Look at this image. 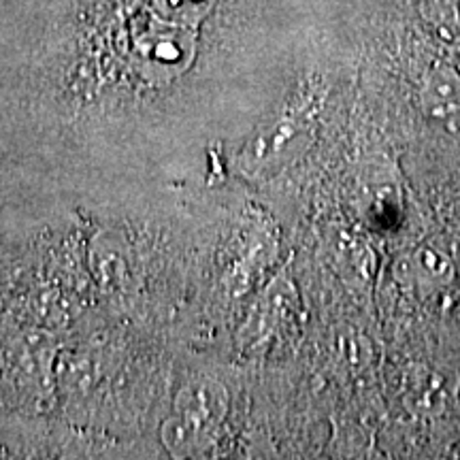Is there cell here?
Listing matches in <instances>:
<instances>
[{
	"label": "cell",
	"mask_w": 460,
	"mask_h": 460,
	"mask_svg": "<svg viewBox=\"0 0 460 460\" xmlns=\"http://www.w3.org/2000/svg\"><path fill=\"white\" fill-rule=\"evenodd\" d=\"M420 107L430 126L460 139V73L452 66H435L424 79Z\"/></svg>",
	"instance_id": "cell-1"
},
{
	"label": "cell",
	"mask_w": 460,
	"mask_h": 460,
	"mask_svg": "<svg viewBox=\"0 0 460 460\" xmlns=\"http://www.w3.org/2000/svg\"><path fill=\"white\" fill-rule=\"evenodd\" d=\"M211 0H154V7L171 24L197 22L209 9Z\"/></svg>",
	"instance_id": "cell-5"
},
{
	"label": "cell",
	"mask_w": 460,
	"mask_h": 460,
	"mask_svg": "<svg viewBox=\"0 0 460 460\" xmlns=\"http://www.w3.org/2000/svg\"><path fill=\"white\" fill-rule=\"evenodd\" d=\"M450 401V384L430 367H418L410 376V405L422 416L444 411Z\"/></svg>",
	"instance_id": "cell-2"
},
{
	"label": "cell",
	"mask_w": 460,
	"mask_h": 460,
	"mask_svg": "<svg viewBox=\"0 0 460 460\" xmlns=\"http://www.w3.org/2000/svg\"><path fill=\"white\" fill-rule=\"evenodd\" d=\"M413 273L424 290H439V288L450 286L456 278V269L454 262L447 258L446 252L437 250V247L422 245L413 254Z\"/></svg>",
	"instance_id": "cell-4"
},
{
	"label": "cell",
	"mask_w": 460,
	"mask_h": 460,
	"mask_svg": "<svg viewBox=\"0 0 460 460\" xmlns=\"http://www.w3.org/2000/svg\"><path fill=\"white\" fill-rule=\"evenodd\" d=\"M192 43L183 32H152L143 43V58L154 71H172L181 68L190 58Z\"/></svg>",
	"instance_id": "cell-3"
}]
</instances>
